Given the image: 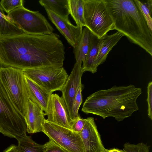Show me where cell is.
<instances>
[{
    "mask_svg": "<svg viewBox=\"0 0 152 152\" xmlns=\"http://www.w3.org/2000/svg\"><path fill=\"white\" fill-rule=\"evenodd\" d=\"M24 117L12 104L0 83V133L17 140L26 135Z\"/></svg>",
    "mask_w": 152,
    "mask_h": 152,
    "instance_id": "5",
    "label": "cell"
},
{
    "mask_svg": "<svg viewBox=\"0 0 152 152\" xmlns=\"http://www.w3.org/2000/svg\"><path fill=\"white\" fill-rule=\"evenodd\" d=\"M23 0H1L0 5L4 11L7 14L15 9L23 6Z\"/></svg>",
    "mask_w": 152,
    "mask_h": 152,
    "instance_id": "25",
    "label": "cell"
},
{
    "mask_svg": "<svg viewBox=\"0 0 152 152\" xmlns=\"http://www.w3.org/2000/svg\"><path fill=\"white\" fill-rule=\"evenodd\" d=\"M82 63L75 62L61 90L62 93L61 97L66 103L71 119L74 100L79 88L83 86L81 82L82 76L84 73L82 69Z\"/></svg>",
    "mask_w": 152,
    "mask_h": 152,
    "instance_id": "12",
    "label": "cell"
},
{
    "mask_svg": "<svg viewBox=\"0 0 152 152\" xmlns=\"http://www.w3.org/2000/svg\"><path fill=\"white\" fill-rule=\"evenodd\" d=\"M85 123V119L81 118L79 115L74 121L71 127L72 131L80 133L83 129Z\"/></svg>",
    "mask_w": 152,
    "mask_h": 152,
    "instance_id": "29",
    "label": "cell"
},
{
    "mask_svg": "<svg viewBox=\"0 0 152 152\" xmlns=\"http://www.w3.org/2000/svg\"><path fill=\"white\" fill-rule=\"evenodd\" d=\"M124 36L122 33L117 31L110 35L107 34L102 37L94 62V68L96 71L98 66L106 61L109 52Z\"/></svg>",
    "mask_w": 152,
    "mask_h": 152,
    "instance_id": "16",
    "label": "cell"
},
{
    "mask_svg": "<svg viewBox=\"0 0 152 152\" xmlns=\"http://www.w3.org/2000/svg\"><path fill=\"white\" fill-rule=\"evenodd\" d=\"M102 39V38H99L91 32L88 50L82 65V69L84 72L88 71L94 73L97 72L94 68V62Z\"/></svg>",
    "mask_w": 152,
    "mask_h": 152,
    "instance_id": "17",
    "label": "cell"
},
{
    "mask_svg": "<svg viewBox=\"0 0 152 152\" xmlns=\"http://www.w3.org/2000/svg\"><path fill=\"white\" fill-rule=\"evenodd\" d=\"M90 33L89 30L86 27L83 29L80 42L73 49L76 62L83 63L85 60L88 50Z\"/></svg>",
    "mask_w": 152,
    "mask_h": 152,
    "instance_id": "20",
    "label": "cell"
},
{
    "mask_svg": "<svg viewBox=\"0 0 152 152\" xmlns=\"http://www.w3.org/2000/svg\"><path fill=\"white\" fill-rule=\"evenodd\" d=\"M25 80L29 99L39 106L46 113L48 102L52 94L25 75Z\"/></svg>",
    "mask_w": 152,
    "mask_h": 152,
    "instance_id": "15",
    "label": "cell"
},
{
    "mask_svg": "<svg viewBox=\"0 0 152 152\" xmlns=\"http://www.w3.org/2000/svg\"><path fill=\"white\" fill-rule=\"evenodd\" d=\"M17 141V146L20 152H43V145L35 142L31 136L26 135Z\"/></svg>",
    "mask_w": 152,
    "mask_h": 152,
    "instance_id": "22",
    "label": "cell"
},
{
    "mask_svg": "<svg viewBox=\"0 0 152 152\" xmlns=\"http://www.w3.org/2000/svg\"><path fill=\"white\" fill-rule=\"evenodd\" d=\"M105 152H125L123 150L114 148L110 149H106Z\"/></svg>",
    "mask_w": 152,
    "mask_h": 152,
    "instance_id": "31",
    "label": "cell"
},
{
    "mask_svg": "<svg viewBox=\"0 0 152 152\" xmlns=\"http://www.w3.org/2000/svg\"><path fill=\"white\" fill-rule=\"evenodd\" d=\"M43 152H65L51 140L43 145Z\"/></svg>",
    "mask_w": 152,
    "mask_h": 152,
    "instance_id": "28",
    "label": "cell"
},
{
    "mask_svg": "<svg viewBox=\"0 0 152 152\" xmlns=\"http://www.w3.org/2000/svg\"><path fill=\"white\" fill-rule=\"evenodd\" d=\"M83 18L85 26L100 39L111 30L114 22L104 0H84Z\"/></svg>",
    "mask_w": 152,
    "mask_h": 152,
    "instance_id": "6",
    "label": "cell"
},
{
    "mask_svg": "<svg viewBox=\"0 0 152 152\" xmlns=\"http://www.w3.org/2000/svg\"><path fill=\"white\" fill-rule=\"evenodd\" d=\"M84 126L79 133L85 152H105L106 149L101 141L94 118L85 119Z\"/></svg>",
    "mask_w": 152,
    "mask_h": 152,
    "instance_id": "13",
    "label": "cell"
},
{
    "mask_svg": "<svg viewBox=\"0 0 152 152\" xmlns=\"http://www.w3.org/2000/svg\"><path fill=\"white\" fill-rule=\"evenodd\" d=\"M42 132L65 152H85L79 133L49 122L45 119Z\"/></svg>",
    "mask_w": 152,
    "mask_h": 152,
    "instance_id": "9",
    "label": "cell"
},
{
    "mask_svg": "<svg viewBox=\"0 0 152 152\" xmlns=\"http://www.w3.org/2000/svg\"><path fill=\"white\" fill-rule=\"evenodd\" d=\"M149 147L143 142L137 144L126 142L124 145L123 150L125 152H149Z\"/></svg>",
    "mask_w": 152,
    "mask_h": 152,
    "instance_id": "26",
    "label": "cell"
},
{
    "mask_svg": "<svg viewBox=\"0 0 152 152\" xmlns=\"http://www.w3.org/2000/svg\"><path fill=\"white\" fill-rule=\"evenodd\" d=\"M7 16L25 33L42 34L53 33V27L38 11H31L22 6L8 13Z\"/></svg>",
    "mask_w": 152,
    "mask_h": 152,
    "instance_id": "7",
    "label": "cell"
},
{
    "mask_svg": "<svg viewBox=\"0 0 152 152\" xmlns=\"http://www.w3.org/2000/svg\"><path fill=\"white\" fill-rule=\"evenodd\" d=\"M24 32L4 13L0 4V37L20 34Z\"/></svg>",
    "mask_w": 152,
    "mask_h": 152,
    "instance_id": "19",
    "label": "cell"
},
{
    "mask_svg": "<svg viewBox=\"0 0 152 152\" xmlns=\"http://www.w3.org/2000/svg\"><path fill=\"white\" fill-rule=\"evenodd\" d=\"M70 14L77 26H85L83 18L84 0H68Z\"/></svg>",
    "mask_w": 152,
    "mask_h": 152,
    "instance_id": "21",
    "label": "cell"
},
{
    "mask_svg": "<svg viewBox=\"0 0 152 152\" xmlns=\"http://www.w3.org/2000/svg\"><path fill=\"white\" fill-rule=\"evenodd\" d=\"M142 93L141 88L132 85L99 90L87 98L81 110L104 119L113 117L121 121L139 110L137 101Z\"/></svg>",
    "mask_w": 152,
    "mask_h": 152,
    "instance_id": "2",
    "label": "cell"
},
{
    "mask_svg": "<svg viewBox=\"0 0 152 152\" xmlns=\"http://www.w3.org/2000/svg\"><path fill=\"white\" fill-rule=\"evenodd\" d=\"M147 101L148 104V117L152 120V82L148 84L147 87Z\"/></svg>",
    "mask_w": 152,
    "mask_h": 152,
    "instance_id": "27",
    "label": "cell"
},
{
    "mask_svg": "<svg viewBox=\"0 0 152 152\" xmlns=\"http://www.w3.org/2000/svg\"><path fill=\"white\" fill-rule=\"evenodd\" d=\"M59 45L53 33L0 37V67L22 70L57 64Z\"/></svg>",
    "mask_w": 152,
    "mask_h": 152,
    "instance_id": "1",
    "label": "cell"
},
{
    "mask_svg": "<svg viewBox=\"0 0 152 152\" xmlns=\"http://www.w3.org/2000/svg\"><path fill=\"white\" fill-rule=\"evenodd\" d=\"M134 0L145 18L150 30L152 32V0H147L144 1Z\"/></svg>",
    "mask_w": 152,
    "mask_h": 152,
    "instance_id": "23",
    "label": "cell"
},
{
    "mask_svg": "<svg viewBox=\"0 0 152 152\" xmlns=\"http://www.w3.org/2000/svg\"><path fill=\"white\" fill-rule=\"evenodd\" d=\"M3 152H20L17 145L11 144L4 149Z\"/></svg>",
    "mask_w": 152,
    "mask_h": 152,
    "instance_id": "30",
    "label": "cell"
},
{
    "mask_svg": "<svg viewBox=\"0 0 152 152\" xmlns=\"http://www.w3.org/2000/svg\"><path fill=\"white\" fill-rule=\"evenodd\" d=\"M83 86H81L79 88L73 103L71 119L74 121L79 116L78 111L82 103V91Z\"/></svg>",
    "mask_w": 152,
    "mask_h": 152,
    "instance_id": "24",
    "label": "cell"
},
{
    "mask_svg": "<svg viewBox=\"0 0 152 152\" xmlns=\"http://www.w3.org/2000/svg\"><path fill=\"white\" fill-rule=\"evenodd\" d=\"M48 18L73 48L79 43L82 35L83 27L75 26L69 19H65L52 11L45 9Z\"/></svg>",
    "mask_w": 152,
    "mask_h": 152,
    "instance_id": "11",
    "label": "cell"
},
{
    "mask_svg": "<svg viewBox=\"0 0 152 152\" xmlns=\"http://www.w3.org/2000/svg\"><path fill=\"white\" fill-rule=\"evenodd\" d=\"M48 121L71 130L73 122L71 119L66 105L62 97L52 94L49 101Z\"/></svg>",
    "mask_w": 152,
    "mask_h": 152,
    "instance_id": "10",
    "label": "cell"
},
{
    "mask_svg": "<svg viewBox=\"0 0 152 152\" xmlns=\"http://www.w3.org/2000/svg\"><path fill=\"white\" fill-rule=\"evenodd\" d=\"M23 71L25 75L51 94L61 91L68 76L63 66H46Z\"/></svg>",
    "mask_w": 152,
    "mask_h": 152,
    "instance_id": "8",
    "label": "cell"
},
{
    "mask_svg": "<svg viewBox=\"0 0 152 152\" xmlns=\"http://www.w3.org/2000/svg\"><path fill=\"white\" fill-rule=\"evenodd\" d=\"M0 83L13 104L25 118L29 96L23 70L0 67Z\"/></svg>",
    "mask_w": 152,
    "mask_h": 152,
    "instance_id": "4",
    "label": "cell"
},
{
    "mask_svg": "<svg viewBox=\"0 0 152 152\" xmlns=\"http://www.w3.org/2000/svg\"><path fill=\"white\" fill-rule=\"evenodd\" d=\"M115 30L152 56V32L134 0H104Z\"/></svg>",
    "mask_w": 152,
    "mask_h": 152,
    "instance_id": "3",
    "label": "cell"
},
{
    "mask_svg": "<svg viewBox=\"0 0 152 152\" xmlns=\"http://www.w3.org/2000/svg\"><path fill=\"white\" fill-rule=\"evenodd\" d=\"M45 113L37 104L28 99L25 119L27 132L33 134L42 132V124L45 119Z\"/></svg>",
    "mask_w": 152,
    "mask_h": 152,
    "instance_id": "14",
    "label": "cell"
},
{
    "mask_svg": "<svg viewBox=\"0 0 152 152\" xmlns=\"http://www.w3.org/2000/svg\"><path fill=\"white\" fill-rule=\"evenodd\" d=\"M40 4L65 19H69L70 14L68 0H41Z\"/></svg>",
    "mask_w": 152,
    "mask_h": 152,
    "instance_id": "18",
    "label": "cell"
}]
</instances>
